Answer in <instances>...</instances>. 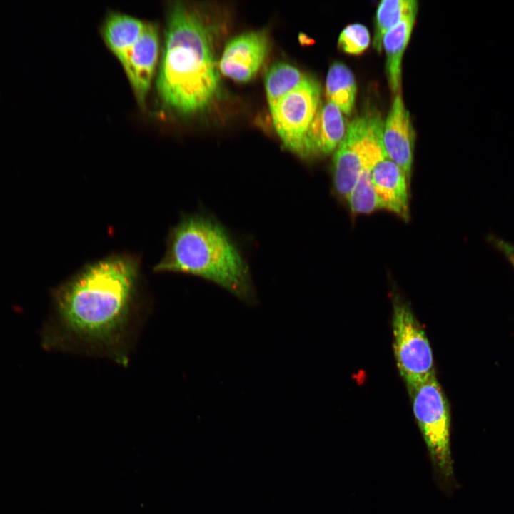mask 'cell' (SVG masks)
I'll list each match as a JSON object with an SVG mask.
<instances>
[{"mask_svg":"<svg viewBox=\"0 0 514 514\" xmlns=\"http://www.w3.org/2000/svg\"><path fill=\"white\" fill-rule=\"evenodd\" d=\"M139 263L125 254L89 264L60 286L54 314L43 331L45 347L64 338L113 344L124 331L136 291Z\"/></svg>","mask_w":514,"mask_h":514,"instance_id":"obj_1","label":"cell"},{"mask_svg":"<svg viewBox=\"0 0 514 514\" xmlns=\"http://www.w3.org/2000/svg\"><path fill=\"white\" fill-rule=\"evenodd\" d=\"M214 30L194 7L177 3L168 13L156 89L163 104L188 115L208 107L216 97L220 76Z\"/></svg>","mask_w":514,"mask_h":514,"instance_id":"obj_2","label":"cell"},{"mask_svg":"<svg viewBox=\"0 0 514 514\" xmlns=\"http://www.w3.org/2000/svg\"><path fill=\"white\" fill-rule=\"evenodd\" d=\"M154 270L197 276L253 303L248 269L238 249L219 223L204 216H184L171 229L166 253Z\"/></svg>","mask_w":514,"mask_h":514,"instance_id":"obj_3","label":"cell"},{"mask_svg":"<svg viewBox=\"0 0 514 514\" xmlns=\"http://www.w3.org/2000/svg\"><path fill=\"white\" fill-rule=\"evenodd\" d=\"M417 424L425 443L434 478L448 491L453 482L450 449V414L448 400L435 374L420 384L410 395Z\"/></svg>","mask_w":514,"mask_h":514,"instance_id":"obj_4","label":"cell"},{"mask_svg":"<svg viewBox=\"0 0 514 514\" xmlns=\"http://www.w3.org/2000/svg\"><path fill=\"white\" fill-rule=\"evenodd\" d=\"M383 121L379 114L366 112L346 126L335 151L333 176L336 191L347 199L366 163L386 154L382 141Z\"/></svg>","mask_w":514,"mask_h":514,"instance_id":"obj_5","label":"cell"},{"mask_svg":"<svg viewBox=\"0 0 514 514\" xmlns=\"http://www.w3.org/2000/svg\"><path fill=\"white\" fill-rule=\"evenodd\" d=\"M393 351L399 372L410 395L435 373L431 347L410 306L393 301Z\"/></svg>","mask_w":514,"mask_h":514,"instance_id":"obj_6","label":"cell"},{"mask_svg":"<svg viewBox=\"0 0 514 514\" xmlns=\"http://www.w3.org/2000/svg\"><path fill=\"white\" fill-rule=\"evenodd\" d=\"M320 99L319 83L307 76L271 111L274 128L283 145L302 158H307L306 138L321 105Z\"/></svg>","mask_w":514,"mask_h":514,"instance_id":"obj_7","label":"cell"},{"mask_svg":"<svg viewBox=\"0 0 514 514\" xmlns=\"http://www.w3.org/2000/svg\"><path fill=\"white\" fill-rule=\"evenodd\" d=\"M268 47L269 39L266 30L237 35L226 44L219 61V69L233 80L248 81L261 68Z\"/></svg>","mask_w":514,"mask_h":514,"instance_id":"obj_8","label":"cell"},{"mask_svg":"<svg viewBox=\"0 0 514 514\" xmlns=\"http://www.w3.org/2000/svg\"><path fill=\"white\" fill-rule=\"evenodd\" d=\"M157 27L146 23L144 31L121 65L138 103L143 104L158 64Z\"/></svg>","mask_w":514,"mask_h":514,"instance_id":"obj_9","label":"cell"},{"mask_svg":"<svg viewBox=\"0 0 514 514\" xmlns=\"http://www.w3.org/2000/svg\"><path fill=\"white\" fill-rule=\"evenodd\" d=\"M415 131L410 116L400 94L392 104L386 119L383 121L382 141L388 156L405 172L410 180L413 161Z\"/></svg>","mask_w":514,"mask_h":514,"instance_id":"obj_10","label":"cell"},{"mask_svg":"<svg viewBox=\"0 0 514 514\" xmlns=\"http://www.w3.org/2000/svg\"><path fill=\"white\" fill-rule=\"evenodd\" d=\"M371 177L383 208L408 221L410 181L402 168L386 155L373 165Z\"/></svg>","mask_w":514,"mask_h":514,"instance_id":"obj_11","label":"cell"},{"mask_svg":"<svg viewBox=\"0 0 514 514\" xmlns=\"http://www.w3.org/2000/svg\"><path fill=\"white\" fill-rule=\"evenodd\" d=\"M342 111L333 103L320 105L306 138L307 158L336 151L346 133Z\"/></svg>","mask_w":514,"mask_h":514,"instance_id":"obj_12","label":"cell"},{"mask_svg":"<svg viewBox=\"0 0 514 514\" xmlns=\"http://www.w3.org/2000/svg\"><path fill=\"white\" fill-rule=\"evenodd\" d=\"M146 23L121 12H111L105 19L101 29L104 41L121 65L141 36Z\"/></svg>","mask_w":514,"mask_h":514,"instance_id":"obj_13","label":"cell"},{"mask_svg":"<svg viewBox=\"0 0 514 514\" xmlns=\"http://www.w3.org/2000/svg\"><path fill=\"white\" fill-rule=\"evenodd\" d=\"M416 14L405 17L388 31L382 40V49L386 57L388 86L393 93L399 91L400 89L402 59L411 36Z\"/></svg>","mask_w":514,"mask_h":514,"instance_id":"obj_14","label":"cell"},{"mask_svg":"<svg viewBox=\"0 0 514 514\" xmlns=\"http://www.w3.org/2000/svg\"><path fill=\"white\" fill-rule=\"evenodd\" d=\"M356 91V83L351 70L342 62H334L330 66L326 79L328 101L348 115L353 109Z\"/></svg>","mask_w":514,"mask_h":514,"instance_id":"obj_15","label":"cell"},{"mask_svg":"<svg viewBox=\"0 0 514 514\" xmlns=\"http://www.w3.org/2000/svg\"><path fill=\"white\" fill-rule=\"evenodd\" d=\"M306 77L307 75L288 63L277 62L272 64L265 76V88L270 111Z\"/></svg>","mask_w":514,"mask_h":514,"instance_id":"obj_16","label":"cell"},{"mask_svg":"<svg viewBox=\"0 0 514 514\" xmlns=\"http://www.w3.org/2000/svg\"><path fill=\"white\" fill-rule=\"evenodd\" d=\"M418 12V2L415 0H383L380 1L376 14L373 46L378 51L382 50V40L385 34L405 17Z\"/></svg>","mask_w":514,"mask_h":514,"instance_id":"obj_17","label":"cell"},{"mask_svg":"<svg viewBox=\"0 0 514 514\" xmlns=\"http://www.w3.org/2000/svg\"><path fill=\"white\" fill-rule=\"evenodd\" d=\"M376 163L365 164L346 201L354 213L368 214L383 209L374 190L371 170Z\"/></svg>","mask_w":514,"mask_h":514,"instance_id":"obj_18","label":"cell"},{"mask_svg":"<svg viewBox=\"0 0 514 514\" xmlns=\"http://www.w3.org/2000/svg\"><path fill=\"white\" fill-rule=\"evenodd\" d=\"M370 42L371 36L367 27L360 23H353L347 25L340 33L338 46L346 54L359 55L369 46Z\"/></svg>","mask_w":514,"mask_h":514,"instance_id":"obj_19","label":"cell"},{"mask_svg":"<svg viewBox=\"0 0 514 514\" xmlns=\"http://www.w3.org/2000/svg\"><path fill=\"white\" fill-rule=\"evenodd\" d=\"M487 241L503 255L514 269V244L494 235H489Z\"/></svg>","mask_w":514,"mask_h":514,"instance_id":"obj_20","label":"cell"}]
</instances>
